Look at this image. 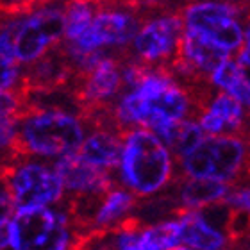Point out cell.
Listing matches in <instances>:
<instances>
[{"label": "cell", "instance_id": "cell-1", "mask_svg": "<svg viewBox=\"0 0 250 250\" xmlns=\"http://www.w3.org/2000/svg\"><path fill=\"white\" fill-rule=\"evenodd\" d=\"M193 107L191 93L168 70L146 68L134 86L124 89L109 111L113 124L122 130L132 127L156 130L191 118Z\"/></svg>", "mask_w": 250, "mask_h": 250}, {"label": "cell", "instance_id": "cell-2", "mask_svg": "<svg viewBox=\"0 0 250 250\" xmlns=\"http://www.w3.org/2000/svg\"><path fill=\"white\" fill-rule=\"evenodd\" d=\"M86 136L88 127L81 113L58 105L23 107L13 157L31 156L45 161H58L79 152Z\"/></svg>", "mask_w": 250, "mask_h": 250}, {"label": "cell", "instance_id": "cell-3", "mask_svg": "<svg viewBox=\"0 0 250 250\" xmlns=\"http://www.w3.org/2000/svg\"><path fill=\"white\" fill-rule=\"evenodd\" d=\"M120 165L116 181L138 198H152L163 193L175 175L172 148L150 129L132 127L124 130Z\"/></svg>", "mask_w": 250, "mask_h": 250}, {"label": "cell", "instance_id": "cell-4", "mask_svg": "<svg viewBox=\"0 0 250 250\" xmlns=\"http://www.w3.org/2000/svg\"><path fill=\"white\" fill-rule=\"evenodd\" d=\"M66 197L54 163L31 156H16L4 165L2 214L25 209L54 208Z\"/></svg>", "mask_w": 250, "mask_h": 250}, {"label": "cell", "instance_id": "cell-5", "mask_svg": "<svg viewBox=\"0 0 250 250\" xmlns=\"http://www.w3.org/2000/svg\"><path fill=\"white\" fill-rule=\"evenodd\" d=\"M2 250H73L72 213L59 206L2 214Z\"/></svg>", "mask_w": 250, "mask_h": 250}, {"label": "cell", "instance_id": "cell-6", "mask_svg": "<svg viewBox=\"0 0 250 250\" xmlns=\"http://www.w3.org/2000/svg\"><path fill=\"white\" fill-rule=\"evenodd\" d=\"M250 154L241 134H206L193 150L179 157L181 177L230 184L247 170Z\"/></svg>", "mask_w": 250, "mask_h": 250}, {"label": "cell", "instance_id": "cell-7", "mask_svg": "<svg viewBox=\"0 0 250 250\" xmlns=\"http://www.w3.org/2000/svg\"><path fill=\"white\" fill-rule=\"evenodd\" d=\"M13 31L15 54L20 64H34L64 38V13L61 9H38L29 16H7Z\"/></svg>", "mask_w": 250, "mask_h": 250}, {"label": "cell", "instance_id": "cell-8", "mask_svg": "<svg viewBox=\"0 0 250 250\" xmlns=\"http://www.w3.org/2000/svg\"><path fill=\"white\" fill-rule=\"evenodd\" d=\"M140 20L124 9L97 11L91 25L75 42L66 43V58L102 52L104 48L125 47L134 42L140 31Z\"/></svg>", "mask_w": 250, "mask_h": 250}, {"label": "cell", "instance_id": "cell-9", "mask_svg": "<svg viewBox=\"0 0 250 250\" xmlns=\"http://www.w3.org/2000/svg\"><path fill=\"white\" fill-rule=\"evenodd\" d=\"M240 9L229 2H198L184 9V25L200 32L211 42L225 48L227 52H236L245 43V29L241 27Z\"/></svg>", "mask_w": 250, "mask_h": 250}, {"label": "cell", "instance_id": "cell-10", "mask_svg": "<svg viewBox=\"0 0 250 250\" xmlns=\"http://www.w3.org/2000/svg\"><path fill=\"white\" fill-rule=\"evenodd\" d=\"M184 31V18L175 13L152 18L140 27L132 42V52L146 66L172 62L179 54Z\"/></svg>", "mask_w": 250, "mask_h": 250}, {"label": "cell", "instance_id": "cell-11", "mask_svg": "<svg viewBox=\"0 0 250 250\" xmlns=\"http://www.w3.org/2000/svg\"><path fill=\"white\" fill-rule=\"evenodd\" d=\"M81 75L83 81L79 84L77 100L88 109L100 111L105 105H113L125 89L124 66L107 56Z\"/></svg>", "mask_w": 250, "mask_h": 250}, {"label": "cell", "instance_id": "cell-12", "mask_svg": "<svg viewBox=\"0 0 250 250\" xmlns=\"http://www.w3.org/2000/svg\"><path fill=\"white\" fill-rule=\"evenodd\" d=\"M52 163L58 170L59 177H61L62 186L66 189V195L95 200L115 186V173L93 167L91 163L83 159L79 152L64 156Z\"/></svg>", "mask_w": 250, "mask_h": 250}, {"label": "cell", "instance_id": "cell-13", "mask_svg": "<svg viewBox=\"0 0 250 250\" xmlns=\"http://www.w3.org/2000/svg\"><path fill=\"white\" fill-rule=\"evenodd\" d=\"M230 58V52L211 42L200 32L188 29L184 31L183 42L179 47V54L175 56L170 66L173 72L184 77H208Z\"/></svg>", "mask_w": 250, "mask_h": 250}, {"label": "cell", "instance_id": "cell-14", "mask_svg": "<svg viewBox=\"0 0 250 250\" xmlns=\"http://www.w3.org/2000/svg\"><path fill=\"white\" fill-rule=\"evenodd\" d=\"M247 109L232 95L216 91L200 107L197 120L206 134H241L247 125Z\"/></svg>", "mask_w": 250, "mask_h": 250}, {"label": "cell", "instance_id": "cell-15", "mask_svg": "<svg viewBox=\"0 0 250 250\" xmlns=\"http://www.w3.org/2000/svg\"><path fill=\"white\" fill-rule=\"evenodd\" d=\"M181 245L193 250H224L229 249V230L218 225L204 209L179 211L177 214Z\"/></svg>", "mask_w": 250, "mask_h": 250}, {"label": "cell", "instance_id": "cell-16", "mask_svg": "<svg viewBox=\"0 0 250 250\" xmlns=\"http://www.w3.org/2000/svg\"><path fill=\"white\" fill-rule=\"evenodd\" d=\"M138 197L122 184L113 186L100 198L93 200V211L89 214L88 225L95 234H107L130 220Z\"/></svg>", "mask_w": 250, "mask_h": 250}, {"label": "cell", "instance_id": "cell-17", "mask_svg": "<svg viewBox=\"0 0 250 250\" xmlns=\"http://www.w3.org/2000/svg\"><path fill=\"white\" fill-rule=\"evenodd\" d=\"M124 130L113 125H95L88 130V136L84 140L83 146L79 148V154L83 159L91 163L93 167L105 170V172H116L122 157V145H124Z\"/></svg>", "mask_w": 250, "mask_h": 250}, {"label": "cell", "instance_id": "cell-18", "mask_svg": "<svg viewBox=\"0 0 250 250\" xmlns=\"http://www.w3.org/2000/svg\"><path fill=\"white\" fill-rule=\"evenodd\" d=\"M230 191V184L209 179L183 177L177 184V204L181 211H200L224 204Z\"/></svg>", "mask_w": 250, "mask_h": 250}, {"label": "cell", "instance_id": "cell-19", "mask_svg": "<svg viewBox=\"0 0 250 250\" xmlns=\"http://www.w3.org/2000/svg\"><path fill=\"white\" fill-rule=\"evenodd\" d=\"M140 250H172L181 247L177 216L161 220L154 225H141L138 232Z\"/></svg>", "mask_w": 250, "mask_h": 250}, {"label": "cell", "instance_id": "cell-20", "mask_svg": "<svg viewBox=\"0 0 250 250\" xmlns=\"http://www.w3.org/2000/svg\"><path fill=\"white\" fill-rule=\"evenodd\" d=\"M209 83H211L213 88L218 89V91L232 95L234 99L240 100L241 104L250 111V86L245 83V79L241 75L236 59L229 58L227 61L222 62L209 75Z\"/></svg>", "mask_w": 250, "mask_h": 250}, {"label": "cell", "instance_id": "cell-21", "mask_svg": "<svg viewBox=\"0 0 250 250\" xmlns=\"http://www.w3.org/2000/svg\"><path fill=\"white\" fill-rule=\"evenodd\" d=\"M70 73V66L66 64L64 58H42L32 64V70L25 75V84L32 88L50 89L52 86L64 83Z\"/></svg>", "mask_w": 250, "mask_h": 250}, {"label": "cell", "instance_id": "cell-22", "mask_svg": "<svg viewBox=\"0 0 250 250\" xmlns=\"http://www.w3.org/2000/svg\"><path fill=\"white\" fill-rule=\"evenodd\" d=\"M93 0H73L64 11V40L66 43L75 42L81 34L86 32L93 21L95 11Z\"/></svg>", "mask_w": 250, "mask_h": 250}, {"label": "cell", "instance_id": "cell-23", "mask_svg": "<svg viewBox=\"0 0 250 250\" xmlns=\"http://www.w3.org/2000/svg\"><path fill=\"white\" fill-rule=\"evenodd\" d=\"M204 136H206V130L200 127L197 116H191V118L184 120L183 125H181V130H179L177 141H175V145L172 148L175 159H179L189 150H193L204 140Z\"/></svg>", "mask_w": 250, "mask_h": 250}, {"label": "cell", "instance_id": "cell-24", "mask_svg": "<svg viewBox=\"0 0 250 250\" xmlns=\"http://www.w3.org/2000/svg\"><path fill=\"white\" fill-rule=\"evenodd\" d=\"M225 204L234 213H241L250 216V184L230 188L229 195L225 198Z\"/></svg>", "mask_w": 250, "mask_h": 250}, {"label": "cell", "instance_id": "cell-25", "mask_svg": "<svg viewBox=\"0 0 250 250\" xmlns=\"http://www.w3.org/2000/svg\"><path fill=\"white\" fill-rule=\"evenodd\" d=\"M47 0H2V11L7 16H21L32 13L38 5L45 4Z\"/></svg>", "mask_w": 250, "mask_h": 250}, {"label": "cell", "instance_id": "cell-26", "mask_svg": "<svg viewBox=\"0 0 250 250\" xmlns=\"http://www.w3.org/2000/svg\"><path fill=\"white\" fill-rule=\"evenodd\" d=\"M236 62L240 66V72L245 79V83L250 86V43H245L243 47L238 50V58H236Z\"/></svg>", "mask_w": 250, "mask_h": 250}, {"label": "cell", "instance_id": "cell-27", "mask_svg": "<svg viewBox=\"0 0 250 250\" xmlns=\"http://www.w3.org/2000/svg\"><path fill=\"white\" fill-rule=\"evenodd\" d=\"M91 250H115V247H113V243H111V238L107 241H105V245L99 247V249H91Z\"/></svg>", "mask_w": 250, "mask_h": 250}, {"label": "cell", "instance_id": "cell-28", "mask_svg": "<svg viewBox=\"0 0 250 250\" xmlns=\"http://www.w3.org/2000/svg\"><path fill=\"white\" fill-rule=\"evenodd\" d=\"M245 43H250V18L247 20V27H245Z\"/></svg>", "mask_w": 250, "mask_h": 250}, {"label": "cell", "instance_id": "cell-29", "mask_svg": "<svg viewBox=\"0 0 250 250\" xmlns=\"http://www.w3.org/2000/svg\"><path fill=\"white\" fill-rule=\"evenodd\" d=\"M172 250H193V249H189V247H184V245H181V247H175V249H172Z\"/></svg>", "mask_w": 250, "mask_h": 250}, {"label": "cell", "instance_id": "cell-30", "mask_svg": "<svg viewBox=\"0 0 250 250\" xmlns=\"http://www.w3.org/2000/svg\"><path fill=\"white\" fill-rule=\"evenodd\" d=\"M245 250H250V241H249V245L245 247Z\"/></svg>", "mask_w": 250, "mask_h": 250}, {"label": "cell", "instance_id": "cell-31", "mask_svg": "<svg viewBox=\"0 0 250 250\" xmlns=\"http://www.w3.org/2000/svg\"><path fill=\"white\" fill-rule=\"evenodd\" d=\"M224 250H229V249H224Z\"/></svg>", "mask_w": 250, "mask_h": 250}]
</instances>
